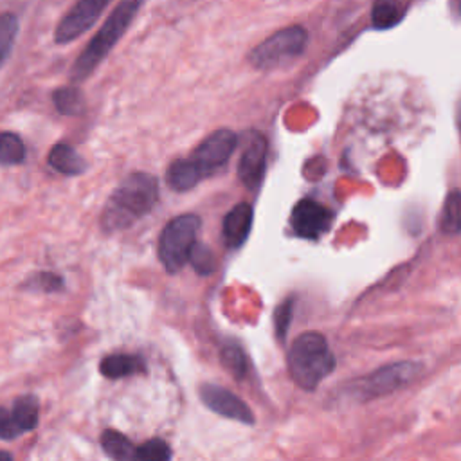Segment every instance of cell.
<instances>
[{"mask_svg": "<svg viewBox=\"0 0 461 461\" xmlns=\"http://www.w3.org/2000/svg\"><path fill=\"white\" fill-rule=\"evenodd\" d=\"M439 229L443 234L461 232V191H452L439 214Z\"/></svg>", "mask_w": 461, "mask_h": 461, "instance_id": "19", "label": "cell"}, {"mask_svg": "<svg viewBox=\"0 0 461 461\" xmlns=\"http://www.w3.org/2000/svg\"><path fill=\"white\" fill-rule=\"evenodd\" d=\"M200 230V218L193 212H185L169 220L158 236V259L162 267L175 274L184 268L191 259Z\"/></svg>", "mask_w": 461, "mask_h": 461, "instance_id": "5", "label": "cell"}, {"mask_svg": "<svg viewBox=\"0 0 461 461\" xmlns=\"http://www.w3.org/2000/svg\"><path fill=\"white\" fill-rule=\"evenodd\" d=\"M18 34V18L14 13L4 11L0 13V67L11 54V49L14 45Z\"/></svg>", "mask_w": 461, "mask_h": 461, "instance_id": "22", "label": "cell"}, {"mask_svg": "<svg viewBox=\"0 0 461 461\" xmlns=\"http://www.w3.org/2000/svg\"><path fill=\"white\" fill-rule=\"evenodd\" d=\"M405 14V5L402 0H375L371 20L376 29L394 27Z\"/></svg>", "mask_w": 461, "mask_h": 461, "instance_id": "18", "label": "cell"}, {"mask_svg": "<svg viewBox=\"0 0 461 461\" xmlns=\"http://www.w3.org/2000/svg\"><path fill=\"white\" fill-rule=\"evenodd\" d=\"M236 133L227 130V128H220L212 133H209L194 149L193 153L187 157L191 160V164L196 167V171L200 173V176H207L216 173L218 169H221L227 160L230 158L234 148H236Z\"/></svg>", "mask_w": 461, "mask_h": 461, "instance_id": "7", "label": "cell"}, {"mask_svg": "<svg viewBox=\"0 0 461 461\" xmlns=\"http://www.w3.org/2000/svg\"><path fill=\"white\" fill-rule=\"evenodd\" d=\"M337 360L328 339L319 331H306L295 337L286 353V367L294 384L304 391H313L335 371Z\"/></svg>", "mask_w": 461, "mask_h": 461, "instance_id": "3", "label": "cell"}, {"mask_svg": "<svg viewBox=\"0 0 461 461\" xmlns=\"http://www.w3.org/2000/svg\"><path fill=\"white\" fill-rule=\"evenodd\" d=\"M331 223V212L312 198L299 200L290 214V225L294 232L306 240H317Z\"/></svg>", "mask_w": 461, "mask_h": 461, "instance_id": "11", "label": "cell"}, {"mask_svg": "<svg viewBox=\"0 0 461 461\" xmlns=\"http://www.w3.org/2000/svg\"><path fill=\"white\" fill-rule=\"evenodd\" d=\"M38 398L32 394L20 396L13 405L0 407V439H14L38 425Z\"/></svg>", "mask_w": 461, "mask_h": 461, "instance_id": "9", "label": "cell"}, {"mask_svg": "<svg viewBox=\"0 0 461 461\" xmlns=\"http://www.w3.org/2000/svg\"><path fill=\"white\" fill-rule=\"evenodd\" d=\"M252 207L247 202L236 203L225 216H223V225H221V232H223V240L227 243L229 249H238L245 243L250 227H252Z\"/></svg>", "mask_w": 461, "mask_h": 461, "instance_id": "13", "label": "cell"}, {"mask_svg": "<svg viewBox=\"0 0 461 461\" xmlns=\"http://www.w3.org/2000/svg\"><path fill=\"white\" fill-rule=\"evenodd\" d=\"M99 371L103 373V376L115 380V378L144 373L146 364H144V358L135 353H112L101 360Z\"/></svg>", "mask_w": 461, "mask_h": 461, "instance_id": "14", "label": "cell"}, {"mask_svg": "<svg viewBox=\"0 0 461 461\" xmlns=\"http://www.w3.org/2000/svg\"><path fill=\"white\" fill-rule=\"evenodd\" d=\"M189 261H191V263L194 265V268H196L198 272H202V274H209V272L212 270V267H214V259H212L211 250H207V249L202 247V245H194Z\"/></svg>", "mask_w": 461, "mask_h": 461, "instance_id": "26", "label": "cell"}, {"mask_svg": "<svg viewBox=\"0 0 461 461\" xmlns=\"http://www.w3.org/2000/svg\"><path fill=\"white\" fill-rule=\"evenodd\" d=\"M101 447L104 454L113 461H133L137 448V445H133L124 434L113 429H106L101 434Z\"/></svg>", "mask_w": 461, "mask_h": 461, "instance_id": "17", "label": "cell"}, {"mask_svg": "<svg viewBox=\"0 0 461 461\" xmlns=\"http://www.w3.org/2000/svg\"><path fill=\"white\" fill-rule=\"evenodd\" d=\"M200 398L203 402V405L207 409H211L212 412L245 423V425H252L254 423V414L249 409V405L236 396L234 393H230L229 389L216 385V384H202L200 385Z\"/></svg>", "mask_w": 461, "mask_h": 461, "instance_id": "10", "label": "cell"}, {"mask_svg": "<svg viewBox=\"0 0 461 461\" xmlns=\"http://www.w3.org/2000/svg\"><path fill=\"white\" fill-rule=\"evenodd\" d=\"M36 279H38L36 285H38V286L43 285V288H45L47 292H49V290H58V288L61 286V279H59L58 276H54V274H49V272L38 274Z\"/></svg>", "mask_w": 461, "mask_h": 461, "instance_id": "27", "label": "cell"}, {"mask_svg": "<svg viewBox=\"0 0 461 461\" xmlns=\"http://www.w3.org/2000/svg\"><path fill=\"white\" fill-rule=\"evenodd\" d=\"M306 29L301 25H290L256 45L249 54V61L259 70H270L301 56L306 49Z\"/></svg>", "mask_w": 461, "mask_h": 461, "instance_id": "6", "label": "cell"}, {"mask_svg": "<svg viewBox=\"0 0 461 461\" xmlns=\"http://www.w3.org/2000/svg\"><path fill=\"white\" fill-rule=\"evenodd\" d=\"M52 101L56 104V108L65 113V115H76L81 112L83 108V97L81 92L74 86H65V88H58L52 95Z\"/></svg>", "mask_w": 461, "mask_h": 461, "instance_id": "24", "label": "cell"}, {"mask_svg": "<svg viewBox=\"0 0 461 461\" xmlns=\"http://www.w3.org/2000/svg\"><path fill=\"white\" fill-rule=\"evenodd\" d=\"M166 178L169 187L175 191H189L202 180L200 173L196 171V167L191 164L187 157L173 160L171 166L167 167Z\"/></svg>", "mask_w": 461, "mask_h": 461, "instance_id": "16", "label": "cell"}, {"mask_svg": "<svg viewBox=\"0 0 461 461\" xmlns=\"http://www.w3.org/2000/svg\"><path fill=\"white\" fill-rule=\"evenodd\" d=\"M49 164L63 175H79L86 169L85 158L68 144L58 142L49 153Z\"/></svg>", "mask_w": 461, "mask_h": 461, "instance_id": "15", "label": "cell"}, {"mask_svg": "<svg viewBox=\"0 0 461 461\" xmlns=\"http://www.w3.org/2000/svg\"><path fill=\"white\" fill-rule=\"evenodd\" d=\"M169 459H171V448L160 438H153L137 445L135 457H133V461H169Z\"/></svg>", "mask_w": 461, "mask_h": 461, "instance_id": "23", "label": "cell"}, {"mask_svg": "<svg viewBox=\"0 0 461 461\" xmlns=\"http://www.w3.org/2000/svg\"><path fill=\"white\" fill-rule=\"evenodd\" d=\"M25 157V148L22 139L13 131L0 133V166L20 164Z\"/></svg>", "mask_w": 461, "mask_h": 461, "instance_id": "21", "label": "cell"}, {"mask_svg": "<svg viewBox=\"0 0 461 461\" xmlns=\"http://www.w3.org/2000/svg\"><path fill=\"white\" fill-rule=\"evenodd\" d=\"M158 200V182L153 175L135 171L122 178L113 189L101 212V227L104 232L128 229L144 214H148Z\"/></svg>", "mask_w": 461, "mask_h": 461, "instance_id": "1", "label": "cell"}, {"mask_svg": "<svg viewBox=\"0 0 461 461\" xmlns=\"http://www.w3.org/2000/svg\"><path fill=\"white\" fill-rule=\"evenodd\" d=\"M0 461H13V456L5 450H0Z\"/></svg>", "mask_w": 461, "mask_h": 461, "instance_id": "29", "label": "cell"}, {"mask_svg": "<svg viewBox=\"0 0 461 461\" xmlns=\"http://www.w3.org/2000/svg\"><path fill=\"white\" fill-rule=\"evenodd\" d=\"M421 373V366L412 360H402L394 364H385L366 376H358L346 384L344 391L357 402H367L375 398L387 396L398 389H403L414 382Z\"/></svg>", "mask_w": 461, "mask_h": 461, "instance_id": "4", "label": "cell"}, {"mask_svg": "<svg viewBox=\"0 0 461 461\" xmlns=\"http://www.w3.org/2000/svg\"><path fill=\"white\" fill-rule=\"evenodd\" d=\"M267 167V139L252 131L247 135L240 162H238V176L249 189H254L261 184Z\"/></svg>", "mask_w": 461, "mask_h": 461, "instance_id": "12", "label": "cell"}, {"mask_svg": "<svg viewBox=\"0 0 461 461\" xmlns=\"http://www.w3.org/2000/svg\"><path fill=\"white\" fill-rule=\"evenodd\" d=\"M110 2L112 0H77L58 23L54 41L65 45L85 34L97 22Z\"/></svg>", "mask_w": 461, "mask_h": 461, "instance_id": "8", "label": "cell"}, {"mask_svg": "<svg viewBox=\"0 0 461 461\" xmlns=\"http://www.w3.org/2000/svg\"><path fill=\"white\" fill-rule=\"evenodd\" d=\"M292 315H294V297H286L274 312V328L279 342H285V337L292 322Z\"/></svg>", "mask_w": 461, "mask_h": 461, "instance_id": "25", "label": "cell"}, {"mask_svg": "<svg viewBox=\"0 0 461 461\" xmlns=\"http://www.w3.org/2000/svg\"><path fill=\"white\" fill-rule=\"evenodd\" d=\"M142 4H144V0H121L112 9L108 18L103 22V25L97 29V32L86 43L83 52L76 58V61L70 68L72 83L85 81L99 67V63L110 54V50L124 36L131 20L140 11Z\"/></svg>", "mask_w": 461, "mask_h": 461, "instance_id": "2", "label": "cell"}, {"mask_svg": "<svg viewBox=\"0 0 461 461\" xmlns=\"http://www.w3.org/2000/svg\"><path fill=\"white\" fill-rule=\"evenodd\" d=\"M450 9H452V14L456 16V20L461 22V0H450Z\"/></svg>", "mask_w": 461, "mask_h": 461, "instance_id": "28", "label": "cell"}, {"mask_svg": "<svg viewBox=\"0 0 461 461\" xmlns=\"http://www.w3.org/2000/svg\"><path fill=\"white\" fill-rule=\"evenodd\" d=\"M220 358H221L223 367L229 373H232L234 378H243L247 375V371H249V358H247V353L241 349L240 344L230 342V344L221 346Z\"/></svg>", "mask_w": 461, "mask_h": 461, "instance_id": "20", "label": "cell"}]
</instances>
